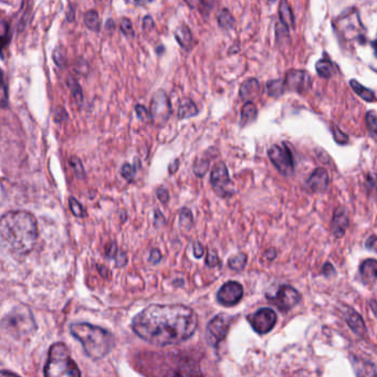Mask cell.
Instances as JSON below:
<instances>
[{
    "instance_id": "obj_1",
    "label": "cell",
    "mask_w": 377,
    "mask_h": 377,
    "mask_svg": "<svg viewBox=\"0 0 377 377\" xmlns=\"http://www.w3.org/2000/svg\"><path fill=\"white\" fill-rule=\"evenodd\" d=\"M197 325L196 313L181 304H152L132 321V329L139 338L157 346L188 340Z\"/></svg>"
},
{
    "instance_id": "obj_2",
    "label": "cell",
    "mask_w": 377,
    "mask_h": 377,
    "mask_svg": "<svg viewBox=\"0 0 377 377\" xmlns=\"http://www.w3.org/2000/svg\"><path fill=\"white\" fill-rule=\"evenodd\" d=\"M0 237L10 250L27 255L37 243V221L27 211H9L0 219Z\"/></svg>"
},
{
    "instance_id": "obj_3",
    "label": "cell",
    "mask_w": 377,
    "mask_h": 377,
    "mask_svg": "<svg viewBox=\"0 0 377 377\" xmlns=\"http://www.w3.org/2000/svg\"><path fill=\"white\" fill-rule=\"evenodd\" d=\"M70 330L71 334L83 344L87 356L93 360L105 358L115 346L113 335L100 326L87 323H75L70 326Z\"/></svg>"
},
{
    "instance_id": "obj_4",
    "label": "cell",
    "mask_w": 377,
    "mask_h": 377,
    "mask_svg": "<svg viewBox=\"0 0 377 377\" xmlns=\"http://www.w3.org/2000/svg\"><path fill=\"white\" fill-rule=\"evenodd\" d=\"M45 377H81L67 345L61 342L51 345L46 363Z\"/></svg>"
},
{
    "instance_id": "obj_5",
    "label": "cell",
    "mask_w": 377,
    "mask_h": 377,
    "mask_svg": "<svg viewBox=\"0 0 377 377\" xmlns=\"http://www.w3.org/2000/svg\"><path fill=\"white\" fill-rule=\"evenodd\" d=\"M333 25L342 39L360 41L361 38H364L365 28L361 21L360 13L355 7L346 8Z\"/></svg>"
},
{
    "instance_id": "obj_6",
    "label": "cell",
    "mask_w": 377,
    "mask_h": 377,
    "mask_svg": "<svg viewBox=\"0 0 377 377\" xmlns=\"http://www.w3.org/2000/svg\"><path fill=\"white\" fill-rule=\"evenodd\" d=\"M267 153H268L271 163L278 169L280 174L285 176H291L293 174L294 161H293V155L288 145L285 143L271 145Z\"/></svg>"
},
{
    "instance_id": "obj_7",
    "label": "cell",
    "mask_w": 377,
    "mask_h": 377,
    "mask_svg": "<svg viewBox=\"0 0 377 377\" xmlns=\"http://www.w3.org/2000/svg\"><path fill=\"white\" fill-rule=\"evenodd\" d=\"M211 184L213 191L223 198L233 196V193H236V191L231 187L228 169L223 161H218L211 169Z\"/></svg>"
},
{
    "instance_id": "obj_8",
    "label": "cell",
    "mask_w": 377,
    "mask_h": 377,
    "mask_svg": "<svg viewBox=\"0 0 377 377\" xmlns=\"http://www.w3.org/2000/svg\"><path fill=\"white\" fill-rule=\"evenodd\" d=\"M151 115L153 123L157 125H164L169 122L173 109H171V101L165 93L164 90H159L155 93L151 102Z\"/></svg>"
},
{
    "instance_id": "obj_9",
    "label": "cell",
    "mask_w": 377,
    "mask_h": 377,
    "mask_svg": "<svg viewBox=\"0 0 377 377\" xmlns=\"http://www.w3.org/2000/svg\"><path fill=\"white\" fill-rule=\"evenodd\" d=\"M285 90L297 93L308 92L312 87L313 80L310 73L304 70H290L285 75Z\"/></svg>"
},
{
    "instance_id": "obj_10",
    "label": "cell",
    "mask_w": 377,
    "mask_h": 377,
    "mask_svg": "<svg viewBox=\"0 0 377 377\" xmlns=\"http://www.w3.org/2000/svg\"><path fill=\"white\" fill-rule=\"evenodd\" d=\"M229 324H230V318L226 314L221 313L216 315L207 326L206 339L208 344L217 346L223 339L226 338Z\"/></svg>"
},
{
    "instance_id": "obj_11",
    "label": "cell",
    "mask_w": 377,
    "mask_h": 377,
    "mask_svg": "<svg viewBox=\"0 0 377 377\" xmlns=\"http://www.w3.org/2000/svg\"><path fill=\"white\" fill-rule=\"evenodd\" d=\"M249 320H250L253 330L259 334H266L275 328L277 323V314L271 309L263 308L257 311Z\"/></svg>"
},
{
    "instance_id": "obj_12",
    "label": "cell",
    "mask_w": 377,
    "mask_h": 377,
    "mask_svg": "<svg viewBox=\"0 0 377 377\" xmlns=\"http://www.w3.org/2000/svg\"><path fill=\"white\" fill-rule=\"evenodd\" d=\"M243 285L236 281H229L225 283L217 293V300L225 307H233L243 299Z\"/></svg>"
},
{
    "instance_id": "obj_13",
    "label": "cell",
    "mask_w": 377,
    "mask_h": 377,
    "mask_svg": "<svg viewBox=\"0 0 377 377\" xmlns=\"http://www.w3.org/2000/svg\"><path fill=\"white\" fill-rule=\"evenodd\" d=\"M300 293L290 285H282L279 289L272 302L276 304L277 308L281 311H289L300 302Z\"/></svg>"
},
{
    "instance_id": "obj_14",
    "label": "cell",
    "mask_w": 377,
    "mask_h": 377,
    "mask_svg": "<svg viewBox=\"0 0 377 377\" xmlns=\"http://www.w3.org/2000/svg\"><path fill=\"white\" fill-rule=\"evenodd\" d=\"M330 176L326 169L323 167H318L312 171V174L305 181V186L309 191L315 193H323L328 191Z\"/></svg>"
},
{
    "instance_id": "obj_15",
    "label": "cell",
    "mask_w": 377,
    "mask_h": 377,
    "mask_svg": "<svg viewBox=\"0 0 377 377\" xmlns=\"http://www.w3.org/2000/svg\"><path fill=\"white\" fill-rule=\"evenodd\" d=\"M350 225V215L346 207H338L331 221V231L336 238H342Z\"/></svg>"
},
{
    "instance_id": "obj_16",
    "label": "cell",
    "mask_w": 377,
    "mask_h": 377,
    "mask_svg": "<svg viewBox=\"0 0 377 377\" xmlns=\"http://www.w3.org/2000/svg\"><path fill=\"white\" fill-rule=\"evenodd\" d=\"M261 85L259 80L256 78H249L240 85L239 95L246 102H253V100L259 97Z\"/></svg>"
},
{
    "instance_id": "obj_17",
    "label": "cell",
    "mask_w": 377,
    "mask_h": 377,
    "mask_svg": "<svg viewBox=\"0 0 377 377\" xmlns=\"http://www.w3.org/2000/svg\"><path fill=\"white\" fill-rule=\"evenodd\" d=\"M315 70H317L319 77L323 78V79H330L339 71L338 67L328 57V55H323L322 59L319 60L315 65Z\"/></svg>"
},
{
    "instance_id": "obj_18",
    "label": "cell",
    "mask_w": 377,
    "mask_h": 377,
    "mask_svg": "<svg viewBox=\"0 0 377 377\" xmlns=\"http://www.w3.org/2000/svg\"><path fill=\"white\" fill-rule=\"evenodd\" d=\"M175 39L183 49L191 50L193 47V33L188 26L181 23L174 31Z\"/></svg>"
},
{
    "instance_id": "obj_19",
    "label": "cell",
    "mask_w": 377,
    "mask_h": 377,
    "mask_svg": "<svg viewBox=\"0 0 377 377\" xmlns=\"http://www.w3.org/2000/svg\"><path fill=\"white\" fill-rule=\"evenodd\" d=\"M199 115V109L196 103L191 97H183L179 107V119L186 120L197 117Z\"/></svg>"
},
{
    "instance_id": "obj_20",
    "label": "cell",
    "mask_w": 377,
    "mask_h": 377,
    "mask_svg": "<svg viewBox=\"0 0 377 377\" xmlns=\"http://www.w3.org/2000/svg\"><path fill=\"white\" fill-rule=\"evenodd\" d=\"M377 262L375 259H368L362 263L360 268L361 277L366 285H374L376 282Z\"/></svg>"
},
{
    "instance_id": "obj_21",
    "label": "cell",
    "mask_w": 377,
    "mask_h": 377,
    "mask_svg": "<svg viewBox=\"0 0 377 377\" xmlns=\"http://www.w3.org/2000/svg\"><path fill=\"white\" fill-rule=\"evenodd\" d=\"M258 117V109L253 102H245L243 109H241V127H247L253 122L256 121Z\"/></svg>"
},
{
    "instance_id": "obj_22",
    "label": "cell",
    "mask_w": 377,
    "mask_h": 377,
    "mask_svg": "<svg viewBox=\"0 0 377 377\" xmlns=\"http://www.w3.org/2000/svg\"><path fill=\"white\" fill-rule=\"evenodd\" d=\"M279 20H280L281 23H285L287 27H290L292 28V29H294V16H293L291 6L289 5L287 0H282L280 5H279Z\"/></svg>"
},
{
    "instance_id": "obj_23",
    "label": "cell",
    "mask_w": 377,
    "mask_h": 377,
    "mask_svg": "<svg viewBox=\"0 0 377 377\" xmlns=\"http://www.w3.org/2000/svg\"><path fill=\"white\" fill-rule=\"evenodd\" d=\"M217 23L219 27L223 30H231L236 23V20L231 15L228 8H221L217 14Z\"/></svg>"
},
{
    "instance_id": "obj_24",
    "label": "cell",
    "mask_w": 377,
    "mask_h": 377,
    "mask_svg": "<svg viewBox=\"0 0 377 377\" xmlns=\"http://www.w3.org/2000/svg\"><path fill=\"white\" fill-rule=\"evenodd\" d=\"M350 85L351 87H352L353 91H354V92L356 93L359 97H362L364 101L372 103V102H375V100H376V97H375L374 91H373V90L368 89V87H364L363 85H361V83H358L356 80H351Z\"/></svg>"
},
{
    "instance_id": "obj_25",
    "label": "cell",
    "mask_w": 377,
    "mask_h": 377,
    "mask_svg": "<svg viewBox=\"0 0 377 377\" xmlns=\"http://www.w3.org/2000/svg\"><path fill=\"white\" fill-rule=\"evenodd\" d=\"M266 89L269 97H276V99L282 97L287 91L285 81L282 79L269 80L266 85Z\"/></svg>"
},
{
    "instance_id": "obj_26",
    "label": "cell",
    "mask_w": 377,
    "mask_h": 377,
    "mask_svg": "<svg viewBox=\"0 0 377 377\" xmlns=\"http://www.w3.org/2000/svg\"><path fill=\"white\" fill-rule=\"evenodd\" d=\"M346 321H348L350 328L356 334H363L365 332L364 321H363V319L355 311H350L348 313V315H346Z\"/></svg>"
},
{
    "instance_id": "obj_27",
    "label": "cell",
    "mask_w": 377,
    "mask_h": 377,
    "mask_svg": "<svg viewBox=\"0 0 377 377\" xmlns=\"http://www.w3.org/2000/svg\"><path fill=\"white\" fill-rule=\"evenodd\" d=\"M211 161L208 159H196L193 161V171L197 177H203L208 173Z\"/></svg>"
},
{
    "instance_id": "obj_28",
    "label": "cell",
    "mask_w": 377,
    "mask_h": 377,
    "mask_svg": "<svg viewBox=\"0 0 377 377\" xmlns=\"http://www.w3.org/2000/svg\"><path fill=\"white\" fill-rule=\"evenodd\" d=\"M85 23L90 30H92V31H95V33L99 31L100 25H101V23H100L99 15H97L95 10H90V11L85 13Z\"/></svg>"
},
{
    "instance_id": "obj_29",
    "label": "cell",
    "mask_w": 377,
    "mask_h": 377,
    "mask_svg": "<svg viewBox=\"0 0 377 377\" xmlns=\"http://www.w3.org/2000/svg\"><path fill=\"white\" fill-rule=\"evenodd\" d=\"M247 263V255L245 253H240L236 256L231 257L229 259V267H230L233 270L241 271L245 267H246Z\"/></svg>"
},
{
    "instance_id": "obj_30",
    "label": "cell",
    "mask_w": 377,
    "mask_h": 377,
    "mask_svg": "<svg viewBox=\"0 0 377 377\" xmlns=\"http://www.w3.org/2000/svg\"><path fill=\"white\" fill-rule=\"evenodd\" d=\"M365 122H366V127H368L370 134L372 135L373 139L376 137L377 131V121H376V112L374 110H371L365 115Z\"/></svg>"
},
{
    "instance_id": "obj_31",
    "label": "cell",
    "mask_w": 377,
    "mask_h": 377,
    "mask_svg": "<svg viewBox=\"0 0 377 377\" xmlns=\"http://www.w3.org/2000/svg\"><path fill=\"white\" fill-rule=\"evenodd\" d=\"M185 3H186L187 5H188L191 8H193L195 6H197L199 11H201V14H203V15H207V14L211 13L213 6L216 5L215 1H205V0H201V1H191H191H187L186 0Z\"/></svg>"
},
{
    "instance_id": "obj_32",
    "label": "cell",
    "mask_w": 377,
    "mask_h": 377,
    "mask_svg": "<svg viewBox=\"0 0 377 377\" xmlns=\"http://www.w3.org/2000/svg\"><path fill=\"white\" fill-rule=\"evenodd\" d=\"M290 37V30L285 23H281L280 20H278V23H276V39L279 43H283L287 40H289Z\"/></svg>"
},
{
    "instance_id": "obj_33",
    "label": "cell",
    "mask_w": 377,
    "mask_h": 377,
    "mask_svg": "<svg viewBox=\"0 0 377 377\" xmlns=\"http://www.w3.org/2000/svg\"><path fill=\"white\" fill-rule=\"evenodd\" d=\"M68 85H69L70 90H71V93H73L75 101H77L79 105H81L83 101V90L80 87V85L78 83L77 80L73 79V78H69V80H68Z\"/></svg>"
},
{
    "instance_id": "obj_34",
    "label": "cell",
    "mask_w": 377,
    "mask_h": 377,
    "mask_svg": "<svg viewBox=\"0 0 377 377\" xmlns=\"http://www.w3.org/2000/svg\"><path fill=\"white\" fill-rule=\"evenodd\" d=\"M331 129H332L333 139H334V141L336 142L338 144H348L349 141H350V137H349L348 134H345L344 132L341 131L340 127H339L338 125L333 123V124L331 125Z\"/></svg>"
},
{
    "instance_id": "obj_35",
    "label": "cell",
    "mask_w": 377,
    "mask_h": 377,
    "mask_svg": "<svg viewBox=\"0 0 377 377\" xmlns=\"http://www.w3.org/2000/svg\"><path fill=\"white\" fill-rule=\"evenodd\" d=\"M179 221H181V226L184 227V228L189 229L193 226V213H191L188 207H184V208L181 209V215H179Z\"/></svg>"
},
{
    "instance_id": "obj_36",
    "label": "cell",
    "mask_w": 377,
    "mask_h": 377,
    "mask_svg": "<svg viewBox=\"0 0 377 377\" xmlns=\"http://www.w3.org/2000/svg\"><path fill=\"white\" fill-rule=\"evenodd\" d=\"M70 165L73 169L75 174L77 175L78 179H85V169H83V163L78 159L77 156H73L70 159Z\"/></svg>"
},
{
    "instance_id": "obj_37",
    "label": "cell",
    "mask_w": 377,
    "mask_h": 377,
    "mask_svg": "<svg viewBox=\"0 0 377 377\" xmlns=\"http://www.w3.org/2000/svg\"><path fill=\"white\" fill-rule=\"evenodd\" d=\"M135 112H137V117H139L141 121L145 122V123H153L151 112H149L144 105H137V107H135Z\"/></svg>"
},
{
    "instance_id": "obj_38",
    "label": "cell",
    "mask_w": 377,
    "mask_h": 377,
    "mask_svg": "<svg viewBox=\"0 0 377 377\" xmlns=\"http://www.w3.org/2000/svg\"><path fill=\"white\" fill-rule=\"evenodd\" d=\"M70 208L73 211V215L77 217H85V211L83 208V205L77 201V199L73 198V197H70L69 199Z\"/></svg>"
},
{
    "instance_id": "obj_39",
    "label": "cell",
    "mask_w": 377,
    "mask_h": 377,
    "mask_svg": "<svg viewBox=\"0 0 377 377\" xmlns=\"http://www.w3.org/2000/svg\"><path fill=\"white\" fill-rule=\"evenodd\" d=\"M120 28H121L122 33H124L127 37H134V29H133V25H132V21L129 18H123L121 20Z\"/></svg>"
},
{
    "instance_id": "obj_40",
    "label": "cell",
    "mask_w": 377,
    "mask_h": 377,
    "mask_svg": "<svg viewBox=\"0 0 377 377\" xmlns=\"http://www.w3.org/2000/svg\"><path fill=\"white\" fill-rule=\"evenodd\" d=\"M135 171H137V169L134 166H132L129 163L122 165L121 175L127 181H131L132 179H134Z\"/></svg>"
},
{
    "instance_id": "obj_41",
    "label": "cell",
    "mask_w": 377,
    "mask_h": 377,
    "mask_svg": "<svg viewBox=\"0 0 377 377\" xmlns=\"http://www.w3.org/2000/svg\"><path fill=\"white\" fill-rule=\"evenodd\" d=\"M156 196L157 198H159V201H161V203H167L169 201V198H171V196H169V189L165 188V187L159 186V188L156 189Z\"/></svg>"
},
{
    "instance_id": "obj_42",
    "label": "cell",
    "mask_w": 377,
    "mask_h": 377,
    "mask_svg": "<svg viewBox=\"0 0 377 377\" xmlns=\"http://www.w3.org/2000/svg\"><path fill=\"white\" fill-rule=\"evenodd\" d=\"M375 186H376V179H375L374 175L368 173L366 175V179H365V187L368 189V193H370L371 191H374Z\"/></svg>"
},
{
    "instance_id": "obj_43",
    "label": "cell",
    "mask_w": 377,
    "mask_h": 377,
    "mask_svg": "<svg viewBox=\"0 0 377 377\" xmlns=\"http://www.w3.org/2000/svg\"><path fill=\"white\" fill-rule=\"evenodd\" d=\"M166 223V218H165L164 215L161 213V211L159 209H156L154 213V223L155 226L161 227Z\"/></svg>"
},
{
    "instance_id": "obj_44",
    "label": "cell",
    "mask_w": 377,
    "mask_h": 377,
    "mask_svg": "<svg viewBox=\"0 0 377 377\" xmlns=\"http://www.w3.org/2000/svg\"><path fill=\"white\" fill-rule=\"evenodd\" d=\"M218 261L219 259L218 256L216 255V253H215V251H209L206 259L207 265L211 267L216 266L217 263H218Z\"/></svg>"
},
{
    "instance_id": "obj_45",
    "label": "cell",
    "mask_w": 377,
    "mask_h": 377,
    "mask_svg": "<svg viewBox=\"0 0 377 377\" xmlns=\"http://www.w3.org/2000/svg\"><path fill=\"white\" fill-rule=\"evenodd\" d=\"M67 112L63 107H57L55 112V119L57 122H63V120L67 119Z\"/></svg>"
},
{
    "instance_id": "obj_46",
    "label": "cell",
    "mask_w": 377,
    "mask_h": 377,
    "mask_svg": "<svg viewBox=\"0 0 377 377\" xmlns=\"http://www.w3.org/2000/svg\"><path fill=\"white\" fill-rule=\"evenodd\" d=\"M53 59H55V63H57L58 65H63V59H65V53H63L61 48L55 50V55H53Z\"/></svg>"
},
{
    "instance_id": "obj_47",
    "label": "cell",
    "mask_w": 377,
    "mask_h": 377,
    "mask_svg": "<svg viewBox=\"0 0 377 377\" xmlns=\"http://www.w3.org/2000/svg\"><path fill=\"white\" fill-rule=\"evenodd\" d=\"M154 27V19L151 16H145L144 19H143V28H144V30H151Z\"/></svg>"
},
{
    "instance_id": "obj_48",
    "label": "cell",
    "mask_w": 377,
    "mask_h": 377,
    "mask_svg": "<svg viewBox=\"0 0 377 377\" xmlns=\"http://www.w3.org/2000/svg\"><path fill=\"white\" fill-rule=\"evenodd\" d=\"M179 165H181V161H179V159H174V161H171L169 166V174H175V173L179 171Z\"/></svg>"
},
{
    "instance_id": "obj_49",
    "label": "cell",
    "mask_w": 377,
    "mask_h": 377,
    "mask_svg": "<svg viewBox=\"0 0 377 377\" xmlns=\"http://www.w3.org/2000/svg\"><path fill=\"white\" fill-rule=\"evenodd\" d=\"M193 255L196 258H201L203 255V248L201 246V243H193Z\"/></svg>"
},
{
    "instance_id": "obj_50",
    "label": "cell",
    "mask_w": 377,
    "mask_h": 377,
    "mask_svg": "<svg viewBox=\"0 0 377 377\" xmlns=\"http://www.w3.org/2000/svg\"><path fill=\"white\" fill-rule=\"evenodd\" d=\"M365 247L368 249H371V250H375V247H376V236H375V235H372V236L366 240V243H365Z\"/></svg>"
},
{
    "instance_id": "obj_51",
    "label": "cell",
    "mask_w": 377,
    "mask_h": 377,
    "mask_svg": "<svg viewBox=\"0 0 377 377\" xmlns=\"http://www.w3.org/2000/svg\"><path fill=\"white\" fill-rule=\"evenodd\" d=\"M161 259V253H159V250H157V249H153L151 253V257H149V260L153 263H156L159 262Z\"/></svg>"
},
{
    "instance_id": "obj_52",
    "label": "cell",
    "mask_w": 377,
    "mask_h": 377,
    "mask_svg": "<svg viewBox=\"0 0 377 377\" xmlns=\"http://www.w3.org/2000/svg\"><path fill=\"white\" fill-rule=\"evenodd\" d=\"M7 23H5V20L0 18V38L7 35Z\"/></svg>"
},
{
    "instance_id": "obj_53",
    "label": "cell",
    "mask_w": 377,
    "mask_h": 377,
    "mask_svg": "<svg viewBox=\"0 0 377 377\" xmlns=\"http://www.w3.org/2000/svg\"><path fill=\"white\" fill-rule=\"evenodd\" d=\"M239 50H240V45H239V43H233V45L231 46L230 49H229L228 53H230V55H233V53H238Z\"/></svg>"
},
{
    "instance_id": "obj_54",
    "label": "cell",
    "mask_w": 377,
    "mask_h": 377,
    "mask_svg": "<svg viewBox=\"0 0 377 377\" xmlns=\"http://www.w3.org/2000/svg\"><path fill=\"white\" fill-rule=\"evenodd\" d=\"M266 256L268 257L269 260H273L277 256L276 250L273 248L269 249L266 253Z\"/></svg>"
},
{
    "instance_id": "obj_55",
    "label": "cell",
    "mask_w": 377,
    "mask_h": 377,
    "mask_svg": "<svg viewBox=\"0 0 377 377\" xmlns=\"http://www.w3.org/2000/svg\"><path fill=\"white\" fill-rule=\"evenodd\" d=\"M0 377H20L8 371H0Z\"/></svg>"
},
{
    "instance_id": "obj_56",
    "label": "cell",
    "mask_w": 377,
    "mask_h": 377,
    "mask_svg": "<svg viewBox=\"0 0 377 377\" xmlns=\"http://www.w3.org/2000/svg\"><path fill=\"white\" fill-rule=\"evenodd\" d=\"M165 51V48L163 47V46H159V47L156 48V53H159V55H163Z\"/></svg>"
},
{
    "instance_id": "obj_57",
    "label": "cell",
    "mask_w": 377,
    "mask_h": 377,
    "mask_svg": "<svg viewBox=\"0 0 377 377\" xmlns=\"http://www.w3.org/2000/svg\"><path fill=\"white\" fill-rule=\"evenodd\" d=\"M4 89V78L3 73L0 71V90Z\"/></svg>"
},
{
    "instance_id": "obj_58",
    "label": "cell",
    "mask_w": 377,
    "mask_h": 377,
    "mask_svg": "<svg viewBox=\"0 0 377 377\" xmlns=\"http://www.w3.org/2000/svg\"><path fill=\"white\" fill-rule=\"evenodd\" d=\"M175 377H183V376H181V375H176V376Z\"/></svg>"
}]
</instances>
